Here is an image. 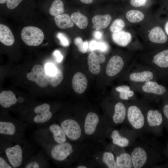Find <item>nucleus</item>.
<instances>
[{
	"label": "nucleus",
	"mask_w": 168,
	"mask_h": 168,
	"mask_svg": "<svg viewBox=\"0 0 168 168\" xmlns=\"http://www.w3.org/2000/svg\"><path fill=\"white\" fill-rule=\"evenodd\" d=\"M0 154L6 157L13 168H23L36 153L34 145L25 138L10 140L0 137Z\"/></svg>",
	"instance_id": "nucleus-1"
},
{
	"label": "nucleus",
	"mask_w": 168,
	"mask_h": 168,
	"mask_svg": "<svg viewBox=\"0 0 168 168\" xmlns=\"http://www.w3.org/2000/svg\"><path fill=\"white\" fill-rule=\"evenodd\" d=\"M129 147L133 168L154 167L157 162L159 154L154 139L139 137Z\"/></svg>",
	"instance_id": "nucleus-2"
},
{
	"label": "nucleus",
	"mask_w": 168,
	"mask_h": 168,
	"mask_svg": "<svg viewBox=\"0 0 168 168\" xmlns=\"http://www.w3.org/2000/svg\"><path fill=\"white\" fill-rule=\"evenodd\" d=\"M123 79L128 84L142 83L148 81L162 80L157 72L143 63L133 62L124 72Z\"/></svg>",
	"instance_id": "nucleus-3"
},
{
	"label": "nucleus",
	"mask_w": 168,
	"mask_h": 168,
	"mask_svg": "<svg viewBox=\"0 0 168 168\" xmlns=\"http://www.w3.org/2000/svg\"><path fill=\"white\" fill-rule=\"evenodd\" d=\"M127 122L139 137L146 133V118L143 98L127 102Z\"/></svg>",
	"instance_id": "nucleus-4"
},
{
	"label": "nucleus",
	"mask_w": 168,
	"mask_h": 168,
	"mask_svg": "<svg viewBox=\"0 0 168 168\" xmlns=\"http://www.w3.org/2000/svg\"><path fill=\"white\" fill-rule=\"evenodd\" d=\"M7 114L0 116V137L10 140L25 138V134L28 124L20 119H15Z\"/></svg>",
	"instance_id": "nucleus-5"
},
{
	"label": "nucleus",
	"mask_w": 168,
	"mask_h": 168,
	"mask_svg": "<svg viewBox=\"0 0 168 168\" xmlns=\"http://www.w3.org/2000/svg\"><path fill=\"white\" fill-rule=\"evenodd\" d=\"M67 137L59 124L52 122L39 127L34 132V140L39 145L62 143L67 141Z\"/></svg>",
	"instance_id": "nucleus-6"
},
{
	"label": "nucleus",
	"mask_w": 168,
	"mask_h": 168,
	"mask_svg": "<svg viewBox=\"0 0 168 168\" xmlns=\"http://www.w3.org/2000/svg\"><path fill=\"white\" fill-rule=\"evenodd\" d=\"M131 88L142 97L158 102L168 99V87L151 80L142 83L128 84Z\"/></svg>",
	"instance_id": "nucleus-7"
},
{
	"label": "nucleus",
	"mask_w": 168,
	"mask_h": 168,
	"mask_svg": "<svg viewBox=\"0 0 168 168\" xmlns=\"http://www.w3.org/2000/svg\"><path fill=\"white\" fill-rule=\"evenodd\" d=\"M143 98L146 118V133L153 136L160 135L164 122L163 116L161 109L155 105V101Z\"/></svg>",
	"instance_id": "nucleus-8"
},
{
	"label": "nucleus",
	"mask_w": 168,
	"mask_h": 168,
	"mask_svg": "<svg viewBox=\"0 0 168 168\" xmlns=\"http://www.w3.org/2000/svg\"><path fill=\"white\" fill-rule=\"evenodd\" d=\"M50 105L47 103L36 106L30 113L23 114L21 119L28 124L40 127L46 125L52 122L54 115L51 110Z\"/></svg>",
	"instance_id": "nucleus-9"
},
{
	"label": "nucleus",
	"mask_w": 168,
	"mask_h": 168,
	"mask_svg": "<svg viewBox=\"0 0 168 168\" xmlns=\"http://www.w3.org/2000/svg\"><path fill=\"white\" fill-rule=\"evenodd\" d=\"M43 148L53 162L58 165L67 164L74 152L72 144L67 141L62 143L42 144Z\"/></svg>",
	"instance_id": "nucleus-10"
},
{
	"label": "nucleus",
	"mask_w": 168,
	"mask_h": 168,
	"mask_svg": "<svg viewBox=\"0 0 168 168\" xmlns=\"http://www.w3.org/2000/svg\"><path fill=\"white\" fill-rule=\"evenodd\" d=\"M142 63L154 69L162 80L168 78V49L156 53L149 60Z\"/></svg>",
	"instance_id": "nucleus-11"
},
{
	"label": "nucleus",
	"mask_w": 168,
	"mask_h": 168,
	"mask_svg": "<svg viewBox=\"0 0 168 168\" xmlns=\"http://www.w3.org/2000/svg\"><path fill=\"white\" fill-rule=\"evenodd\" d=\"M21 37L24 42L30 46H37L43 42L44 35L42 31L35 26L24 27L21 32Z\"/></svg>",
	"instance_id": "nucleus-12"
},
{
	"label": "nucleus",
	"mask_w": 168,
	"mask_h": 168,
	"mask_svg": "<svg viewBox=\"0 0 168 168\" xmlns=\"http://www.w3.org/2000/svg\"><path fill=\"white\" fill-rule=\"evenodd\" d=\"M64 131L68 139L76 141L81 137L82 131L79 123L74 119L68 117L55 119Z\"/></svg>",
	"instance_id": "nucleus-13"
},
{
	"label": "nucleus",
	"mask_w": 168,
	"mask_h": 168,
	"mask_svg": "<svg viewBox=\"0 0 168 168\" xmlns=\"http://www.w3.org/2000/svg\"><path fill=\"white\" fill-rule=\"evenodd\" d=\"M130 63L125 61L120 56L115 55L112 56L108 61L106 66L105 73L110 77L116 76L124 72Z\"/></svg>",
	"instance_id": "nucleus-14"
},
{
	"label": "nucleus",
	"mask_w": 168,
	"mask_h": 168,
	"mask_svg": "<svg viewBox=\"0 0 168 168\" xmlns=\"http://www.w3.org/2000/svg\"><path fill=\"white\" fill-rule=\"evenodd\" d=\"M26 77L29 80L35 82L41 87H46L49 84V76L40 65H34L31 71L26 74Z\"/></svg>",
	"instance_id": "nucleus-15"
},
{
	"label": "nucleus",
	"mask_w": 168,
	"mask_h": 168,
	"mask_svg": "<svg viewBox=\"0 0 168 168\" xmlns=\"http://www.w3.org/2000/svg\"><path fill=\"white\" fill-rule=\"evenodd\" d=\"M50 159L42 148L35 153L24 166L23 168H49Z\"/></svg>",
	"instance_id": "nucleus-16"
},
{
	"label": "nucleus",
	"mask_w": 168,
	"mask_h": 168,
	"mask_svg": "<svg viewBox=\"0 0 168 168\" xmlns=\"http://www.w3.org/2000/svg\"><path fill=\"white\" fill-rule=\"evenodd\" d=\"M127 102L121 100L114 105L111 120L114 125H119L127 122Z\"/></svg>",
	"instance_id": "nucleus-17"
},
{
	"label": "nucleus",
	"mask_w": 168,
	"mask_h": 168,
	"mask_svg": "<svg viewBox=\"0 0 168 168\" xmlns=\"http://www.w3.org/2000/svg\"><path fill=\"white\" fill-rule=\"evenodd\" d=\"M24 99L20 97L17 99L14 93L11 91H5L0 94V105L5 109H8L16 105L18 102H24Z\"/></svg>",
	"instance_id": "nucleus-18"
},
{
	"label": "nucleus",
	"mask_w": 168,
	"mask_h": 168,
	"mask_svg": "<svg viewBox=\"0 0 168 168\" xmlns=\"http://www.w3.org/2000/svg\"><path fill=\"white\" fill-rule=\"evenodd\" d=\"M99 122V117L97 114L92 112L88 113L86 117L84 124L85 133L88 135L93 134Z\"/></svg>",
	"instance_id": "nucleus-19"
},
{
	"label": "nucleus",
	"mask_w": 168,
	"mask_h": 168,
	"mask_svg": "<svg viewBox=\"0 0 168 168\" xmlns=\"http://www.w3.org/2000/svg\"><path fill=\"white\" fill-rule=\"evenodd\" d=\"M87 85V78L83 73L78 72L74 75L72 80V85L73 90L76 93L79 94L83 93Z\"/></svg>",
	"instance_id": "nucleus-20"
},
{
	"label": "nucleus",
	"mask_w": 168,
	"mask_h": 168,
	"mask_svg": "<svg viewBox=\"0 0 168 168\" xmlns=\"http://www.w3.org/2000/svg\"><path fill=\"white\" fill-rule=\"evenodd\" d=\"M115 89L118 93V97L121 100L128 101L138 99L136 93L131 88L129 84L118 86Z\"/></svg>",
	"instance_id": "nucleus-21"
},
{
	"label": "nucleus",
	"mask_w": 168,
	"mask_h": 168,
	"mask_svg": "<svg viewBox=\"0 0 168 168\" xmlns=\"http://www.w3.org/2000/svg\"><path fill=\"white\" fill-rule=\"evenodd\" d=\"M148 37L150 41L156 44H164L167 40V37L163 30L159 26L153 28L149 32Z\"/></svg>",
	"instance_id": "nucleus-22"
},
{
	"label": "nucleus",
	"mask_w": 168,
	"mask_h": 168,
	"mask_svg": "<svg viewBox=\"0 0 168 168\" xmlns=\"http://www.w3.org/2000/svg\"><path fill=\"white\" fill-rule=\"evenodd\" d=\"M0 41L7 46L12 45L15 41L14 35L10 28L2 24H0Z\"/></svg>",
	"instance_id": "nucleus-23"
},
{
	"label": "nucleus",
	"mask_w": 168,
	"mask_h": 168,
	"mask_svg": "<svg viewBox=\"0 0 168 168\" xmlns=\"http://www.w3.org/2000/svg\"><path fill=\"white\" fill-rule=\"evenodd\" d=\"M111 17L109 14L96 15L92 18L93 28L96 30L106 28L109 24Z\"/></svg>",
	"instance_id": "nucleus-24"
},
{
	"label": "nucleus",
	"mask_w": 168,
	"mask_h": 168,
	"mask_svg": "<svg viewBox=\"0 0 168 168\" xmlns=\"http://www.w3.org/2000/svg\"><path fill=\"white\" fill-rule=\"evenodd\" d=\"M116 161L118 168H133L131 155L125 150L116 156Z\"/></svg>",
	"instance_id": "nucleus-25"
},
{
	"label": "nucleus",
	"mask_w": 168,
	"mask_h": 168,
	"mask_svg": "<svg viewBox=\"0 0 168 168\" xmlns=\"http://www.w3.org/2000/svg\"><path fill=\"white\" fill-rule=\"evenodd\" d=\"M112 38L115 43L120 46L124 47L127 45L130 42L132 36L130 33L122 30L117 33H113Z\"/></svg>",
	"instance_id": "nucleus-26"
},
{
	"label": "nucleus",
	"mask_w": 168,
	"mask_h": 168,
	"mask_svg": "<svg viewBox=\"0 0 168 168\" xmlns=\"http://www.w3.org/2000/svg\"><path fill=\"white\" fill-rule=\"evenodd\" d=\"M100 61L99 56L91 52L87 57V64L89 71L93 74H97L100 71Z\"/></svg>",
	"instance_id": "nucleus-27"
},
{
	"label": "nucleus",
	"mask_w": 168,
	"mask_h": 168,
	"mask_svg": "<svg viewBox=\"0 0 168 168\" xmlns=\"http://www.w3.org/2000/svg\"><path fill=\"white\" fill-rule=\"evenodd\" d=\"M54 20L57 26L61 29L71 28L74 26L73 22L71 17L67 14L55 16Z\"/></svg>",
	"instance_id": "nucleus-28"
},
{
	"label": "nucleus",
	"mask_w": 168,
	"mask_h": 168,
	"mask_svg": "<svg viewBox=\"0 0 168 168\" xmlns=\"http://www.w3.org/2000/svg\"><path fill=\"white\" fill-rule=\"evenodd\" d=\"M70 17L73 22L80 29H85L88 25L87 17L79 12L73 13Z\"/></svg>",
	"instance_id": "nucleus-29"
},
{
	"label": "nucleus",
	"mask_w": 168,
	"mask_h": 168,
	"mask_svg": "<svg viewBox=\"0 0 168 168\" xmlns=\"http://www.w3.org/2000/svg\"><path fill=\"white\" fill-rule=\"evenodd\" d=\"M50 14L56 16L63 14L64 12V3L61 0H54L51 3L49 9Z\"/></svg>",
	"instance_id": "nucleus-30"
},
{
	"label": "nucleus",
	"mask_w": 168,
	"mask_h": 168,
	"mask_svg": "<svg viewBox=\"0 0 168 168\" xmlns=\"http://www.w3.org/2000/svg\"><path fill=\"white\" fill-rule=\"evenodd\" d=\"M126 18L128 21L132 23H136L142 21L144 18L143 13L140 11L131 10L127 12Z\"/></svg>",
	"instance_id": "nucleus-31"
},
{
	"label": "nucleus",
	"mask_w": 168,
	"mask_h": 168,
	"mask_svg": "<svg viewBox=\"0 0 168 168\" xmlns=\"http://www.w3.org/2000/svg\"><path fill=\"white\" fill-rule=\"evenodd\" d=\"M109 49L108 44L105 42H98L92 40L88 43V49L90 51L97 50L102 52H105L109 50Z\"/></svg>",
	"instance_id": "nucleus-32"
},
{
	"label": "nucleus",
	"mask_w": 168,
	"mask_h": 168,
	"mask_svg": "<svg viewBox=\"0 0 168 168\" xmlns=\"http://www.w3.org/2000/svg\"><path fill=\"white\" fill-rule=\"evenodd\" d=\"M102 161L109 168H118L113 154L110 152H105L103 155Z\"/></svg>",
	"instance_id": "nucleus-33"
},
{
	"label": "nucleus",
	"mask_w": 168,
	"mask_h": 168,
	"mask_svg": "<svg viewBox=\"0 0 168 168\" xmlns=\"http://www.w3.org/2000/svg\"><path fill=\"white\" fill-rule=\"evenodd\" d=\"M63 78V75L62 71L57 68L55 74L49 76V84L52 87H56L60 83Z\"/></svg>",
	"instance_id": "nucleus-34"
},
{
	"label": "nucleus",
	"mask_w": 168,
	"mask_h": 168,
	"mask_svg": "<svg viewBox=\"0 0 168 168\" xmlns=\"http://www.w3.org/2000/svg\"><path fill=\"white\" fill-rule=\"evenodd\" d=\"M125 26V23L122 19H116L112 23L110 27V30L112 33L119 32L122 30Z\"/></svg>",
	"instance_id": "nucleus-35"
},
{
	"label": "nucleus",
	"mask_w": 168,
	"mask_h": 168,
	"mask_svg": "<svg viewBox=\"0 0 168 168\" xmlns=\"http://www.w3.org/2000/svg\"><path fill=\"white\" fill-rule=\"evenodd\" d=\"M74 43L79 51L83 53L87 52L88 47V43L87 41H83L81 38L77 37L75 39Z\"/></svg>",
	"instance_id": "nucleus-36"
},
{
	"label": "nucleus",
	"mask_w": 168,
	"mask_h": 168,
	"mask_svg": "<svg viewBox=\"0 0 168 168\" xmlns=\"http://www.w3.org/2000/svg\"><path fill=\"white\" fill-rule=\"evenodd\" d=\"M44 68L46 73L49 76H52L55 74L57 70V68L54 64L50 63H46Z\"/></svg>",
	"instance_id": "nucleus-37"
},
{
	"label": "nucleus",
	"mask_w": 168,
	"mask_h": 168,
	"mask_svg": "<svg viewBox=\"0 0 168 168\" xmlns=\"http://www.w3.org/2000/svg\"><path fill=\"white\" fill-rule=\"evenodd\" d=\"M59 40L60 44L64 47L68 46L69 45V41L68 37L64 33L58 32L56 35Z\"/></svg>",
	"instance_id": "nucleus-38"
},
{
	"label": "nucleus",
	"mask_w": 168,
	"mask_h": 168,
	"mask_svg": "<svg viewBox=\"0 0 168 168\" xmlns=\"http://www.w3.org/2000/svg\"><path fill=\"white\" fill-rule=\"evenodd\" d=\"M0 168H13L6 157L0 154Z\"/></svg>",
	"instance_id": "nucleus-39"
},
{
	"label": "nucleus",
	"mask_w": 168,
	"mask_h": 168,
	"mask_svg": "<svg viewBox=\"0 0 168 168\" xmlns=\"http://www.w3.org/2000/svg\"><path fill=\"white\" fill-rule=\"evenodd\" d=\"M24 0H7L6 3L7 7L12 10L17 7Z\"/></svg>",
	"instance_id": "nucleus-40"
},
{
	"label": "nucleus",
	"mask_w": 168,
	"mask_h": 168,
	"mask_svg": "<svg viewBox=\"0 0 168 168\" xmlns=\"http://www.w3.org/2000/svg\"><path fill=\"white\" fill-rule=\"evenodd\" d=\"M163 104L161 109L164 119L168 121V99L162 101Z\"/></svg>",
	"instance_id": "nucleus-41"
},
{
	"label": "nucleus",
	"mask_w": 168,
	"mask_h": 168,
	"mask_svg": "<svg viewBox=\"0 0 168 168\" xmlns=\"http://www.w3.org/2000/svg\"><path fill=\"white\" fill-rule=\"evenodd\" d=\"M147 0H131L130 4L133 6L138 7L145 5Z\"/></svg>",
	"instance_id": "nucleus-42"
},
{
	"label": "nucleus",
	"mask_w": 168,
	"mask_h": 168,
	"mask_svg": "<svg viewBox=\"0 0 168 168\" xmlns=\"http://www.w3.org/2000/svg\"><path fill=\"white\" fill-rule=\"evenodd\" d=\"M54 55L55 57L57 62H61L63 58V57L59 51L56 50L54 52Z\"/></svg>",
	"instance_id": "nucleus-43"
},
{
	"label": "nucleus",
	"mask_w": 168,
	"mask_h": 168,
	"mask_svg": "<svg viewBox=\"0 0 168 168\" xmlns=\"http://www.w3.org/2000/svg\"><path fill=\"white\" fill-rule=\"evenodd\" d=\"M93 36L95 39L100 40L101 39L103 34L100 31L96 30L93 33Z\"/></svg>",
	"instance_id": "nucleus-44"
},
{
	"label": "nucleus",
	"mask_w": 168,
	"mask_h": 168,
	"mask_svg": "<svg viewBox=\"0 0 168 168\" xmlns=\"http://www.w3.org/2000/svg\"><path fill=\"white\" fill-rule=\"evenodd\" d=\"M100 63H103L105 61L106 58L104 55L102 54H100L99 55Z\"/></svg>",
	"instance_id": "nucleus-45"
},
{
	"label": "nucleus",
	"mask_w": 168,
	"mask_h": 168,
	"mask_svg": "<svg viewBox=\"0 0 168 168\" xmlns=\"http://www.w3.org/2000/svg\"><path fill=\"white\" fill-rule=\"evenodd\" d=\"M83 3L86 4H90L93 1V0H80Z\"/></svg>",
	"instance_id": "nucleus-46"
},
{
	"label": "nucleus",
	"mask_w": 168,
	"mask_h": 168,
	"mask_svg": "<svg viewBox=\"0 0 168 168\" xmlns=\"http://www.w3.org/2000/svg\"><path fill=\"white\" fill-rule=\"evenodd\" d=\"M164 28L165 31L168 35V21L166 23Z\"/></svg>",
	"instance_id": "nucleus-47"
},
{
	"label": "nucleus",
	"mask_w": 168,
	"mask_h": 168,
	"mask_svg": "<svg viewBox=\"0 0 168 168\" xmlns=\"http://www.w3.org/2000/svg\"><path fill=\"white\" fill-rule=\"evenodd\" d=\"M7 0H0V3L1 4H6Z\"/></svg>",
	"instance_id": "nucleus-48"
},
{
	"label": "nucleus",
	"mask_w": 168,
	"mask_h": 168,
	"mask_svg": "<svg viewBox=\"0 0 168 168\" xmlns=\"http://www.w3.org/2000/svg\"><path fill=\"white\" fill-rule=\"evenodd\" d=\"M77 168H87V167L86 166H83V165H81L78 166L77 167Z\"/></svg>",
	"instance_id": "nucleus-49"
},
{
	"label": "nucleus",
	"mask_w": 168,
	"mask_h": 168,
	"mask_svg": "<svg viewBox=\"0 0 168 168\" xmlns=\"http://www.w3.org/2000/svg\"></svg>",
	"instance_id": "nucleus-50"
}]
</instances>
